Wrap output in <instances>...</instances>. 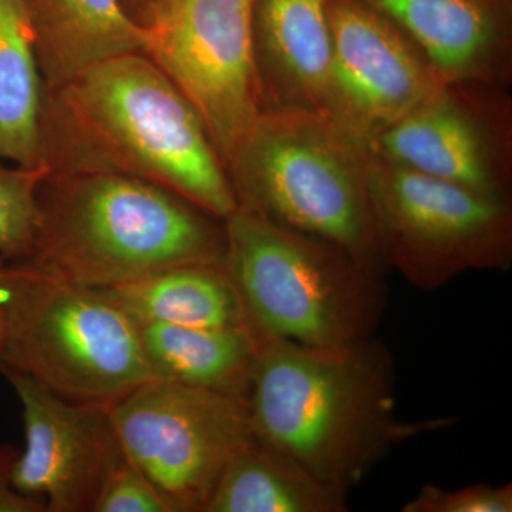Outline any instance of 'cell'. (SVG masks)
Instances as JSON below:
<instances>
[{"instance_id": "8", "label": "cell", "mask_w": 512, "mask_h": 512, "mask_svg": "<svg viewBox=\"0 0 512 512\" xmlns=\"http://www.w3.org/2000/svg\"><path fill=\"white\" fill-rule=\"evenodd\" d=\"M124 456L170 512H202L232 457L254 439L245 400L150 379L110 407Z\"/></svg>"}, {"instance_id": "17", "label": "cell", "mask_w": 512, "mask_h": 512, "mask_svg": "<svg viewBox=\"0 0 512 512\" xmlns=\"http://www.w3.org/2000/svg\"><path fill=\"white\" fill-rule=\"evenodd\" d=\"M136 323L225 328L247 325L222 265H181L100 289Z\"/></svg>"}, {"instance_id": "1", "label": "cell", "mask_w": 512, "mask_h": 512, "mask_svg": "<svg viewBox=\"0 0 512 512\" xmlns=\"http://www.w3.org/2000/svg\"><path fill=\"white\" fill-rule=\"evenodd\" d=\"M40 164L49 174L147 181L222 221L238 207L227 167L197 111L140 52L45 90Z\"/></svg>"}, {"instance_id": "6", "label": "cell", "mask_w": 512, "mask_h": 512, "mask_svg": "<svg viewBox=\"0 0 512 512\" xmlns=\"http://www.w3.org/2000/svg\"><path fill=\"white\" fill-rule=\"evenodd\" d=\"M0 370L74 403L111 407L153 379L138 326L100 289L33 262H9L2 285Z\"/></svg>"}, {"instance_id": "25", "label": "cell", "mask_w": 512, "mask_h": 512, "mask_svg": "<svg viewBox=\"0 0 512 512\" xmlns=\"http://www.w3.org/2000/svg\"><path fill=\"white\" fill-rule=\"evenodd\" d=\"M9 261L0 255V342H2L3 326H5V315H3V303H2V285L3 278H5L6 268H8Z\"/></svg>"}, {"instance_id": "15", "label": "cell", "mask_w": 512, "mask_h": 512, "mask_svg": "<svg viewBox=\"0 0 512 512\" xmlns=\"http://www.w3.org/2000/svg\"><path fill=\"white\" fill-rule=\"evenodd\" d=\"M46 90L90 67L144 53V29L124 0H23Z\"/></svg>"}, {"instance_id": "20", "label": "cell", "mask_w": 512, "mask_h": 512, "mask_svg": "<svg viewBox=\"0 0 512 512\" xmlns=\"http://www.w3.org/2000/svg\"><path fill=\"white\" fill-rule=\"evenodd\" d=\"M49 174L0 160V255L9 262L29 261L37 225V194Z\"/></svg>"}, {"instance_id": "7", "label": "cell", "mask_w": 512, "mask_h": 512, "mask_svg": "<svg viewBox=\"0 0 512 512\" xmlns=\"http://www.w3.org/2000/svg\"><path fill=\"white\" fill-rule=\"evenodd\" d=\"M366 183L380 262L414 288L433 292L467 272L510 268L511 201L410 170L369 147Z\"/></svg>"}, {"instance_id": "10", "label": "cell", "mask_w": 512, "mask_h": 512, "mask_svg": "<svg viewBox=\"0 0 512 512\" xmlns=\"http://www.w3.org/2000/svg\"><path fill=\"white\" fill-rule=\"evenodd\" d=\"M507 89L443 83L367 147L410 170L511 201L512 100Z\"/></svg>"}, {"instance_id": "4", "label": "cell", "mask_w": 512, "mask_h": 512, "mask_svg": "<svg viewBox=\"0 0 512 512\" xmlns=\"http://www.w3.org/2000/svg\"><path fill=\"white\" fill-rule=\"evenodd\" d=\"M224 269L259 340L345 346L376 336L384 269L345 248L237 207L224 220Z\"/></svg>"}, {"instance_id": "12", "label": "cell", "mask_w": 512, "mask_h": 512, "mask_svg": "<svg viewBox=\"0 0 512 512\" xmlns=\"http://www.w3.org/2000/svg\"><path fill=\"white\" fill-rule=\"evenodd\" d=\"M22 407L25 447L13 485L47 512H93L104 481L124 457L110 407L64 400L13 370H0Z\"/></svg>"}, {"instance_id": "5", "label": "cell", "mask_w": 512, "mask_h": 512, "mask_svg": "<svg viewBox=\"0 0 512 512\" xmlns=\"http://www.w3.org/2000/svg\"><path fill=\"white\" fill-rule=\"evenodd\" d=\"M367 146L305 111H264L227 163L238 207L328 239L363 264L377 255L366 183Z\"/></svg>"}, {"instance_id": "24", "label": "cell", "mask_w": 512, "mask_h": 512, "mask_svg": "<svg viewBox=\"0 0 512 512\" xmlns=\"http://www.w3.org/2000/svg\"><path fill=\"white\" fill-rule=\"evenodd\" d=\"M157 2L158 0H124L128 12L137 20L143 18L144 13H146L151 6L156 5Z\"/></svg>"}, {"instance_id": "22", "label": "cell", "mask_w": 512, "mask_h": 512, "mask_svg": "<svg viewBox=\"0 0 512 512\" xmlns=\"http://www.w3.org/2000/svg\"><path fill=\"white\" fill-rule=\"evenodd\" d=\"M93 512H170L154 485L126 456L111 470Z\"/></svg>"}, {"instance_id": "2", "label": "cell", "mask_w": 512, "mask_h": 512, "mask_svg": "<svg viewBox=\"0 0 512 512\" xmlns=\"http://www.w3.org/2000/svg\"><path fill=\"white\" fill-rule=\"evenodd\" d=\"M394 387L392 353L376 336L345 346L261 339L247 397L252 433L349 495L394 447L458 420H400Z\"/></svg>"}, {"instance_id": "19", "label": "cell", "mask_w": 512, "mask_h": 512, "mask_svg": "<svg viewBox=\"0 0 512 512\" xmlns=\"http://www.w3.org/2000/svg\"><path fill=\"white\" fill-rule=\"evenodd\" d=\"M45 80L23 0H0V160L40 164Z\"/></svg>"}, {"instance_id": "13", "label": "cell", "mask_w": 512, "mask_h": 512, "mask_svg": "<svg viewBox=\"0 0 512 512\" xmlns=\"http://www.w3.org/2000/svg\"><path fill=\"white\" fill-rule=\"evenodd\" d=\"M419 47L440 79L508 87L512 0H362Z\"/></svg>"}, {"instance_id": "23", "label": "cell", "mask_w": 512, "mask_h": 512, "mask_svg": "<svg viewBox=\"0 0 512 512\" xmlns=\"http://www.w3.org/2000/svg\"><path fill=\"white\" fill-rule=\"evenodd\" d=\"M20 448L0 443V512H47L46 504L19 493L13 485V471Z\"/></svg>"}, {"instance_id": "16", "label": "cell", "mask_w": 512, "mask_h": 512, "mask_svg": "<svg viewBox=\"0 0 512 512\" xmlns=\"http://www.w3.org/2000/svg\"><path fill=\"white\" fill-rule=\"evenodd\" d=\"M153 379L247 402L261 340L248 325L225 328L137 323Z\"/></svg>"}, {"instance_id": "9", "label": "cell", "mask_w": 512, "mask_h": 512, "mask_svg": "<svg viewBox=\"0 0 512 512\" xmlns=\"http://www.w3.org/2000/svg\"><path fill=\"white\" fill-rule=\"evenodd\" d=\"M252 5L254 0H158L138 20L144 55L190 101L225 167L264 113Z\"/></svg>"}, {"instance_id": "18", "label": "cell", "mask_w": 512, "mask_h": 512, "mask_svg": "<svg viewBox=\"0 0 512 512\" xmlns=\"http://www.w3.org/2000/svg\"><path fill=\"white\" fill-rule=\"evenodd\" d=\"M348 495L254 439L232 457L202 512H345Z\"/></svg>"}, {"instance_id": "21", "label": "cell", "mask_w": 512, "mask_h": 512, "mask_svg": "<svg viewBox=\"0 0 512 512\" xmlns=\"http://www.w3.org/2000/svg\"><path fill=\"white\" fill-rule=\"evenodd\" d=\"M403 512H511L512 485L471 484L443 490L426 484L403 505Z\"/></svg>"}, {"instance_id": "3", "label": "cell", "mask_w": 512, "mask_h": 512, "mask_svg": "<svg viewBox=\"0 0 512 512\" xmlns=\"http://www.w3.org/2000/svg\"><path fill=\"white\" fill-rule=\"evenodd\" d=\"M29 262L107 289L181 265H224V221L124 175L47 174Z\"/></svg>"}, {"instance_id": "14", "label": "cell", "mask_w": 512, "mask_h": 512, "mask_svg": "<svg viewBox=\"0 0 512 512\" xmlns=\"http://www.w3.org/2000/svg\"><path fill=\"white\" fill-rule=\"evenodd\" d=\"M329 0H254L252 49L264 111L328 117Z\"/></svg>"}, {"instance_id": "11", "label": "cell", "mask_w": 512, "mask_h": 512, "mask_svg": "<svg viewBox=\"0 0 512 512\" xmlns=\"http://www.w3.org/2000/svg\"><path fill=\"white\" fill-rule=\"evenodd\" d=\"M328 119L367 144L443 84L402 30L362 0H329Z\"/></svg>"}]
</instances>
